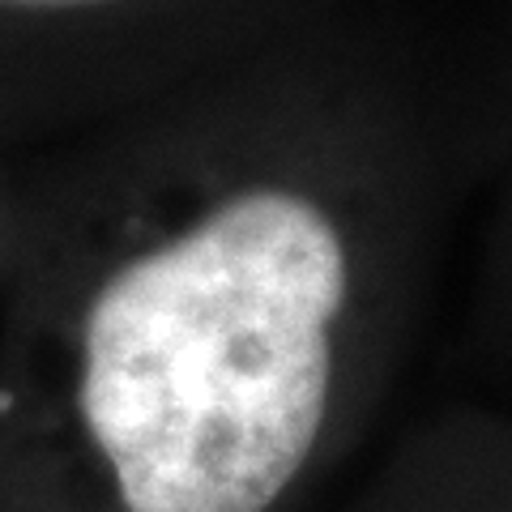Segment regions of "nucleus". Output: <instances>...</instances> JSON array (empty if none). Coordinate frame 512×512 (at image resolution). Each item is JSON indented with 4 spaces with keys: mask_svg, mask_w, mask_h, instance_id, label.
Masks as SVG:
<instances>
[{
    "mask_svg": "<svg viewBox=\"0 0 512 512\" xmlns=\"http://www.w3.org/2000/svg\"><path fill=\"white\" fill-rule=\"evenodd\" d=\"M333 512H512V406L440 397L380 448Z\"/></svg>",
    "mask_w": 512,
    "mask_h": 512,
    "instance_id": "nucleus-2",
    "label": "nucleus"
},
{
    "mask_svg": "<svg viewBox=\"0 0 512 512\" xmlns=\"http://www.w3.org/2000/svg\"><path fill=\"white\" fill-rule=\"evenodd\" d=\"M5 9H103V5H128V0H0Z\"/></svg>",
    "mask_w": 512,
    "mask_h": 512,
    "instance_id": "nucleus-4",
    "label": "nucleus"
},
{
    "mask_svg": "<svg viewBox=\"0 0 512 512\" xmlns=\"http://www.w3.org/2000/svg\"><path fill=\"white\" fill-rule=\"evenodd\" d=\"M197 163L77 320L86 512H308L384 419L491 158L453 43Z\"/></svg>",
    "mask_w": 512,
    "mask_h": 512,
    "instance_id": "nucleus-1",
    "label": "nucleus"
},
{
    "mask_svg": "<svg viewBox=\"0 0 512 512\" xmlns=\"http://www.w3.org/2000/svg\"><path fill=\"white\" fill-rule=\"evenodd\" d=\"M461 359L470 393L512 406V35L491 60V158L474 201Z\"/></svg>",
    "mask_w": 512,
    "mask_h": 512,
    "instance_id": "nucleus-3",
    "label": "nucleus"
}]
</instances>
